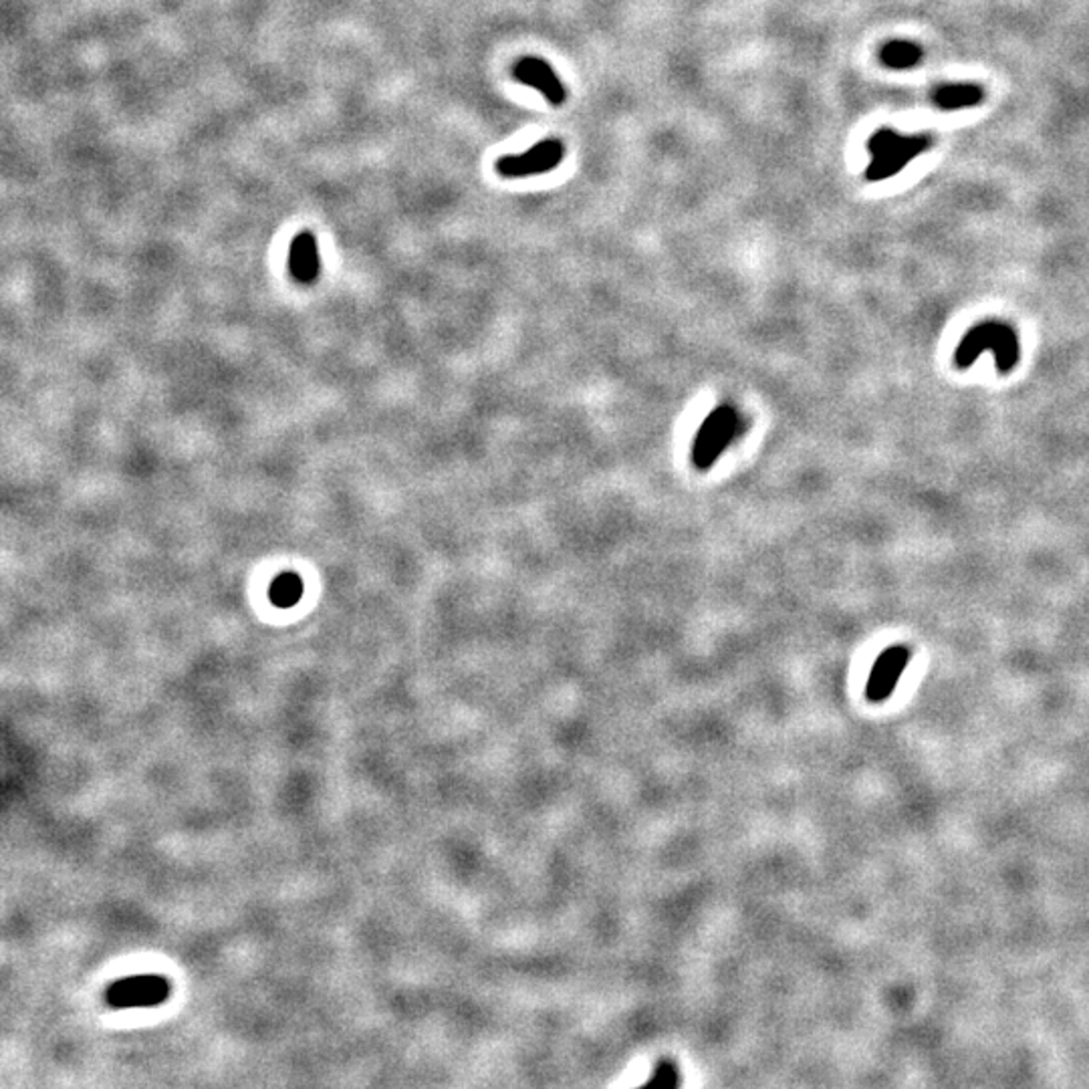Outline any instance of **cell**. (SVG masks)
Here are the masks:
<instances>
[{
  "label": "cell",
  "instance_id": "6da1fadb",
  "mask_svg": "<svg viewBox=\"0 0 1089 1089\" xmlns=\"http://www.w3.org/2000/svg\"><path fill=\"white\" fill-rule=\"evenodd\" d=\"M990 351L995 356L997 371L1007 376L1021 361V339L1015 327L1005 321H983L970 327L960 339L955 351V366L958 370L970 368L980 353Z\"/></svg>",
  "mask_w": 1089,
  "mask_h": 1089
},
{
  "label": "cell",
  "instance_id": "7a4b0ae2",
  "mask_svg": "<svg viewBox=\"0 0 1089 1089\" xmlns=\"http://www.w3.org/2000/svg\"><path fill=\"white\" fill-rule=\"evenodd\" d=\"M931 146V135H900L894 130H877L867 142L872 162L865 169V178L870 182L887 181Z\"/></svg>",
  "mask_w": 1089,
  "mask_h": 1089
},
{
  "label": "cell",
  "instance_id": "3957f363",
  "mask_svg": "<svg viewBox=\"0 0 1089 1089\" xmlns=\"http://www.w3.org/2000/svg\"><path fill=\"white\" fill-rule=\"evenodd\" d=\"M741 432V415L737 408L722 404L715 408L698 428L692 444V464L698 471H708L719 461L720 454L729 449L730 442Z\"/></svg>",
  "mask_w": 1089,
  "mask_h": 1089
},
{
  "label": "cell",
  "instance_id": "277c9868",
  "mask_svg": "<svg viewBox=\"0 0 1089 1089\" xmlns=\"http://www.w3.org/2000/svg\"><path fill=\"white\" fill-rule=\"evenodd\" d=\"M565 157V146L562 140L549 137L537 146L528 147L523 154H511L496 162V172L503 178H528L547 174L557 168Z\"/></svg>",
  "mask_w": 1089,
  "mask_h": 1089
},
{
  "label": "cell",
  "instance_id": "5b68a950",
  "mask_svg": "<svg viewBox=\"0 0 1089 1089\" xmlns=\"http://www.w3.org/2000/svg\"><path fill=\"white\" fill-rule=\"evenodd\" d=\"M513 78L517 79L518 83L543 93V97L555 107L567 102V90L562 79L557 78L549 63L540 56H523L513 68Z\"/></svg>",
  "mask_w": 1089,
  "mask_h": 1089
},
{
  "label": "cell",
  "instance_id": "8992f818",
  "mask_svg": "<svg viewBox=\"0 0 1089 1089\" xmlns=\"http://www.w3.org/2000/svg\"><path fill=\"white\" fill-rule=\"evenodd\" d=\"M910 658L912 654L906 646H892L882 651V656L872 668V675L867 678V698L880 702L890 697L898 685L900 676L904 675Z\"/></svg>",
  "mask_w": 1089,
  "mask_h": 1089
},
{
  "label": "cell",
  "instance_id": "52a82bcc",
  "mask_svg": "<svg viewBox=\"0 0 1089 1089\" xmlns=\"http://www.w3.org/2000/svg\"><path fill=\"white\" fill-rule=\"evenodd\" d=\"M983 100L985 91L977 83H944L933 91V103L943 112L977 107Z\"/></svg>",
  "mask_w": 1089,
  "mask_h": 1089
},
{
  "label": "cell",
  "instance_id": "ba28073f",
  "mask_svg": "<svg viewBox=\"0 0 1089 1089\" xmlns=\"http://www.w3.org/2000/svg\"><path fill=\"white\" fill-rule=\"evenodd\" d=\"M880 61L884 68L896 69V71L916 68L922 61V47L902 39L890 41L880 49Z\"/></svg>",
  "mask_w": 1089,
  "mask_h": 1089
}]
</instances>
